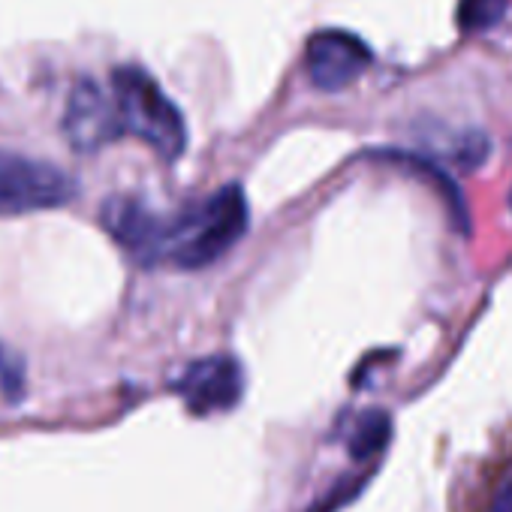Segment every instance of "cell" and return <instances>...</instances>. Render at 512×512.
<instances>
[{
    "mask_svg": "<svg viewBox=\"0 0 512 512\" xmlns=\"http://www.w3.org/2000/svg\"><path fill=\"white\" fill-rule=\"evenodd\" d=\"M103 229L142 263L160 260V238H163V217H157L151 208H145L139 199L130 196H112L100 208Z\"/></svg>",
    "mask_w": 512,
    "mask_h": 512,
    "instance_id": "52a82bcc",
    "label": "cell"
},
{
    "mask_svg": "<svg viewBox=\"0 0 512 512\" xmlns=\"http://www.w3.org/2000/svg\"><path fill=\"white\" fill-rule=\"evenodd\" d=\"M503 13V0H464L461 7V25L464 28H485Z\"/></svg>",
    "mask_w": 512,
    "mask_h": 512,
    "instance_id": "8fae6325",
    "label": "cell"
},
{
    "mask_svg": "<svg viewBox=\"0 0 512 512\" xmlns=\"http://www.w3.org/2000/svg\"><path fill=\"white\" fill-rule=\"evenodd\" d=\"M112 100L124 136L148 142L163 160H178L187 148V124L172 97L142 67H118L112 73Z\"/></svg>",
    "mask_w": 512,
    "mask_h": 512,
    "instance_id": "7a4b0ae2",
    "label": "cell"
},
{
    "mask_svg": "<svg viewBox=\"0 0 512 512\" xmlns=\"http://www.w3.org/2000/svg\"><path fill=\"white\" fill-rule=\"evenodd\" d=\"M175 392L184 398L190 413L208 416L232 410L244 395V371L235 356H208L184 368L175 380Z\"/></svg>",
    "mask_w": 512,
    "mask_h": 512,
    "instance_id": "5b68a950",
    "label": "cell"
},
{
    "mask_svg": "<svg viewBox=\"0 0 512 512\" xmlns=\"http://www.w3.org/2000/svg\"><path fill=\"white\" fill-rule=\"evenodd\" d=\"M64 136L82 154H94L124 136L112 94H106L94 79L73 85L64 112Z\"/></svg>",
    "mask_w": 512,
    "mask_h": 512,
    "instance_id": "277c9868",
    "label": "cell"
},
{
    "mask_svg": "<svg viewBox=\"0 0 512 512\" xmlns=\"http://www.w3.org/2000/svg\"><path fill=\"white\" fill-rule=\"evenodd\" d=\"M371 64V49L350 31H320L308 40L305 67L320 91H341L353 85Z\"/></svg>",
    "mask_w": 512,
    "mask_h": 512,
    "instance_id": "8992f818",
    "label": "cell"
},
{
    "mask_svg": "<svg viewBox=\"0 0 512 512\" xmlns=\"http://www.w3.org/2000/svg\"><path fill=\"white\" fill-rule=\"evenodd\" d=\"M0 386H4L10 398H19L25 389V362L4 344H0Z\"/></svg>",
    "mask_w": 512,
    "mask_h": 512,
    "instance_id": "30bf717a",
    "label": "cell"
},
{
    "mask_svg": "<svg viewBox=\"0 0 512 512\" xmlns=\"http://www.w3.org/2000/svg\"><path fill=\"white\" fill-rule=\"evenodd\" d=\"M473 512H512V446L497 449L476 473Z\"/></svg>",
    "mask_w": 512,
    "mask_h": 512,
    "instance_id": "ba28073f",
    "label": "cell"
},
{
    "mask_svg": "<svg viewBox=\"0 0 512 512\" xmlns=\"http://www.w3.org/2000/svg\"><path fill=\"white\" fill-rule=\"evenodd\" d=\"M250 226V205L238 184H223L202 202L163 223L160 260L184 272L208 269L226 256Z\"/></svg>",
    "mask_w": 512,
    "mask_h": 512,
    "instance_id": "6da1fadb",
    "label": "cell"
},
{
    "mask_svg": "<svg viewBox=\"0 0 512 512\" xmlns=\"http://www.w3.org/2000/svg\"><path fill=\"white\" fill-rule=\"evenodd\" d=\"M386 437H389V419H386L383 413H368V416L359 422L356 434L350 437V452H353L356 458H365V455L377 452V449L386 443Z\"/></svg>",
    "mask_w": 512,
    "mask_h": 512,
    "instance_id": "9c48e42d",
    "label": "cell"
},
{
    "mask_svg": "<svg viewBox=\"0 0 512 512\" xmlns=\"http://www.w3.org/2000/svg\"><path fill=\"white\" fill-rule=\"evenodd\" d=\"M79 196V181L58 163L0 148V217L64 208Z\"/></svg>",
    "mask_w": 512,
    "mask_h": 512,
    "instance_id": "3957f363",
    "label": "cell"
}]
</instances>
